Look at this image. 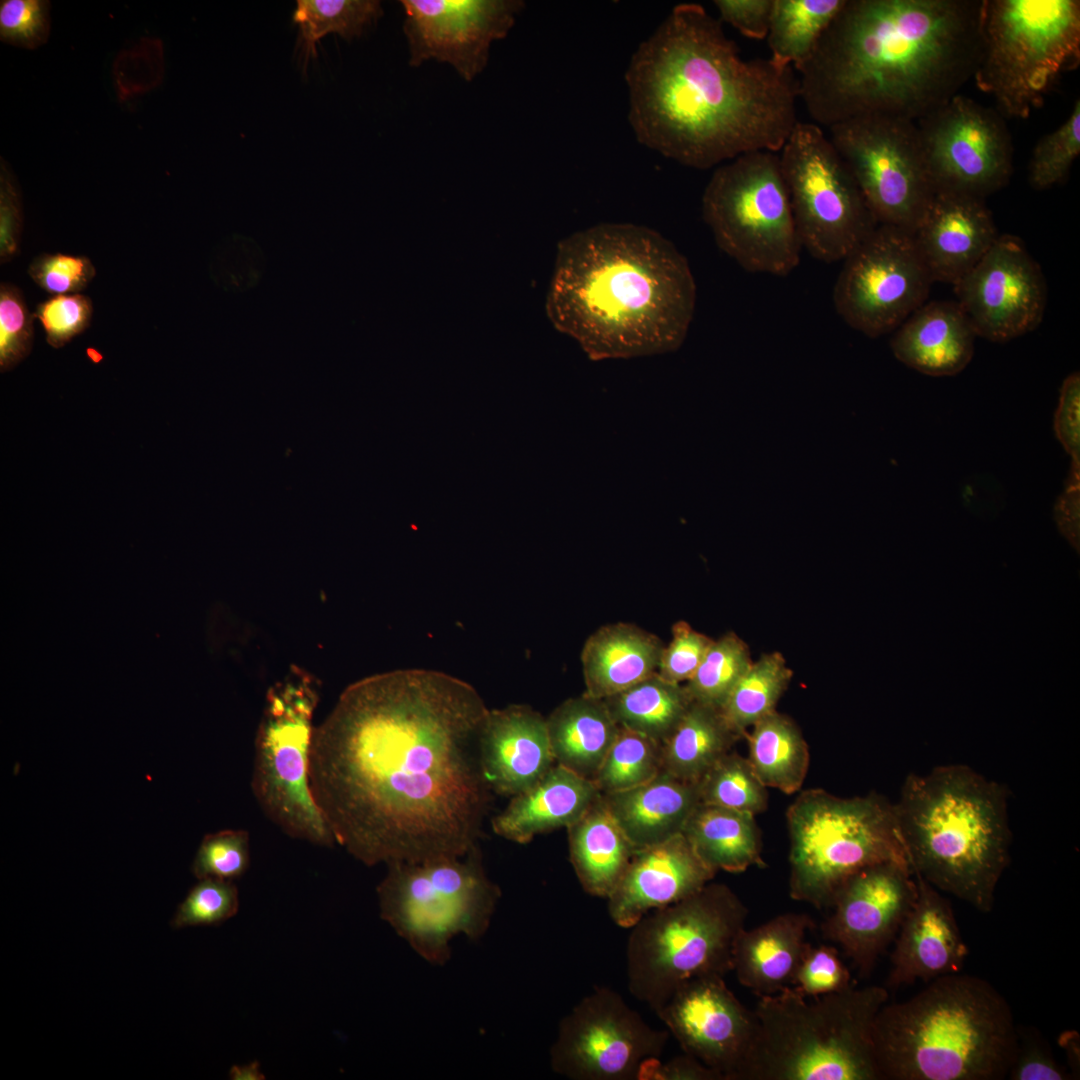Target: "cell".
Here are the masks:
<instances>
[{
    "instance_id": "cell-4",
    "label": "cell",
    "mask_w": 1080,
    "mask_h": 1080,
    "mask_svg": "<svg viewBox=\"0 0 1080 1080\" xmlns=\"http://www.w3.org/2000/svg\"><path fill=\"white\" fill-rule=\"evenodd\" d=\"M695 305L687 259L650 228L602 223L558 245L547 315L592 360L677 350Z\"/></svg>"
},
{
    "instance_id": "cell-22",
    "label": "cell",
    "mask_w": 1080,
    "mask_h": 1080,
    "mask_svg": "<svg viewBox=\"0 0 1080 1080\" xmlns=\"http://www.w3.org/2000/svg\"><path fill=\"white\" fill-rule=\"evenodd\" d=\"M910 865L883 862L851 876L837 891L823 936L839 945L862 976L895 940L917 898Z\"/></svg>"
},
{
    "instance_id": "cell-3",
    "label": "cell",
    "mask_w": 1080,
    "mask_h": 1080,
    "mask_svg": "<svg viewBox=\"0 0 1080 1080\" xmlns=\"http://www.w3.org/2000/svg\"><path fill=\"white\" fill-rule=\"evenodd\" d=\"M983 1L846 0L799 73L817 125L917 122L957 94L980 52Z\"/></svg>"
},
{
    "instance_id": "cell-35",
    "label": "cell",
    "mask_w": 1080,
    "mask_h": 1080,
    "mask_svg": "<svg viewBox=\"0 0 1080 1080\" xmlns=\"http://www.w3.org/2000/svg\"><path fill=\"white\" fill-rule=\"evenodd\" d=\"M741 737L730 727L720 709L693 701L661 744V770L681 780L698 783Z\"/></svg>"
},
{
    "instance_id": "cell-15",
    "label": "cell",
    "mask_w": 1080,
    "mask_h": 1080,
    "mask_svg": "<svg viewBox=\"0 0 1080 1080\" xmlns=\"http://www.w3.org/2000/svg\"><path fill=\"white\" fill-rule=\"evenodd\" d=\"M829 130L831 143L877 224L914 233L936 191L917 123L867 115L836 123Z\"/></svg>"
},
{
    "instance_id": "cell-31",
    "label": "cell",
    "mask_w": 1080,
    "mask_h": 1080,
    "mask_svg": "<svg viewBox=\"0 0 1080 1080\" xmlns=\"http://www.w3.org/2000/svg\"><path fill=\"white\" fill-rule=\"evenodd\" d=\"M661 639L629 623L602 626L586 640L581 662L585 694L605 699L657 671Z\"/></svg>"
},
{
    "instance_id": "cell-21",
    "label": "cell",
    "mask_w": 1080,
    "mask_h": 1080,
    "mask_svg": "<svg viewBox=\"0 0 1080 1080\" xmlns=\"http://www.w3.org/2000/svg\"><path fill=\"white\" fill-rule=\"evenodd\" d=\"M409 65H451L466 81L486 67L494 41L505 38L525 4L519 0H402Z\"/></svg>"
},
{
    "instance_id": "cell-19",
    "label": "cell",
    "mask_w": 1080,
    "mask_h": 1080,
    "mask_svg": "<svg viewBox=\"0 0 1080 1080\" xmlns=\"http://www.w3.org/2000/svg\"><path fill=\"white\" fill-rule=\"evenodd\" d=\"M956 301L976 336L1006 342L1043 320L1047 287L1024 242L999 234L983 258L954 286Z\"/></svg>"
},
{
    "instance_id": "cell-9",
    "label": "cell",
    "mask_w": 1080,
    "mask_h": 1080,
    "mask_svg": "<svg viewBox=\"0 0 1080 1080\" xmlns=\"http://www.w3.org/2000/svg\"><path fill=\"white\" fill-rule=\"evenodd\" d=\"M1079 61V1L983 0L973 76L1003 117L1027 118Z\"/></svg>"
},
{
    "instance_id": "cell-12",
    "label": "cell",
    "mask_w": 1080,
    "mask_h": 1080,
    "mask_svg": "<svg viewBox=\"0 0 1080 1080\" xmlns=\"http://www.w3.org/2000/svg\"><path fill=\"white\" fill-rule=\"evenodd\" d=\"M718 247L751 273L787 276L800 263L797 234L780 157L754 151L721 164L702 197Z\"/></svg>"
},
{
    "instance_id": "cell-20",
    "label": "cell",
    "mask_w": 1080,
    "mask_h": 1080,
    "mask_svg": "<svg viewBox=\"0 0 1080 1080\" xmlns=\"http://www.w3.org/2000/svg\"><path fill=\"white\" fill-rule=\"evenodd\" d=\"M684 1053L722 1080H746L758 1023L722 976L690 980L655 1012Z\"/></svg>"
},
{
    "instance_id": "cell-56",
    "label": "cell",
    "mask_w": 1080,
    "mask_h": 1080,
    "mask_svg": "<svg viewBox=\"0 0 1080 1080\" xmlns=\"http://www.w3.org/2000/svg\"><path fill=\"white\" fill-rule=\"evenodd\" d=\"M226 245L228 259L226 286L235 291H247L262 278L266 259L260 246L246 236H235Z\"/></svg>"
},
{
    "instance_id": "cell-40",
    "label": "cell",
    "mask_w": 1080,
    "mask_h": 1080,
    "mask_svg": "<svg viewBox=\"0 0 1080 1080\" xmlns=\"http://www.w3.org/2000/svg\"><path fill=\"white\" fill-rule=\"evenodd\" d=\"M383 15L377 0H298L293 22L299 27L303 61L315 58L316 44L336 33L347 41L358 38Z\"/></svg>"
},
{
    "instance_id": "cell-60",
    "label": "cell",
    "mask_w": 1080,
    "mask_h": 1080,
    "mask_svg": "<svg viewBox=\"0 0 1080 1080\" xmlns=\"http://www.w3.org/2000/svg\"><path fill=\"white\" fill-rule=\"evenodd\" d=\"M1080 471L1070 469L1066 487L1058 497L1055 520L1061 533L1079 549Z\"/></svg>"
},
{
    "instance_id": "cell-49",
    "label": "cell",
    "mask_w": 1080,
    "mask_h": 1080,
    "mask_svg": "<svg viewBox=\"0 0 1080 1080\" xmlns=\"http://www.w3.org/2000/svg\"><path fill=\"white\" fill-rule=\"evenodd\" d=\"M852 986L851 973L835 947L811 945L795 972L791 987L804 997H818Z\"/></svg>"
},
{
    "instance_id": "cell-16",
    "label": "cell",
    "mask_w": 1080,
    "mask_h": 1080,
    "mask_svg": "<svg viewBox=\"0 0 1080 1080\" xmlns=\"http://www.w3.org/2000/svg\"><path fill=\"white\" fill-rule=\"evenodd\" d=\"M932 283L913 233L878 224L843 260L833 304L849 327L877 338L925 304Z\"/></svg>"
},
{
    "instance_id": "cell-50",
    "label": "cell",
    "mask_w": 1080,
    "mask_h": 1080,
    "mask_svg": "<svg viewBox=\"0 0 1080 1080\" xmlns=\"http://www.w3.org/2000/svg\"><path fill=\"white\" fill-rule=\"evenodd\" d=\"M49 34V1L3 0L0 2L1 41L32 50L45 44Z\"/></svg>"
},
{
    "instance_id": "cell-52",
    "label": "cell",
    "mask_w": 1080,
    "mask_h": 1080,
    "mask_svg": "<svg viewBox=\"0 0 1080 1080\" xmlns=\"http://www.w3.org/2000/svg\"><path fill=\"white\" fill-rule=\"evenodd\" d=\"M28 274L40 288L55 296L79 293L95 277L96 270L85 256L44 253L31 262Z\"/></svg>"
},
{
    "instance_id": "cell-18",
    "label": "cell",
    "mask_w": 1080,
    "mask_h": 1080,
    "mask_svg": "<svg viewBox=\"0 0 1080 1080\" xmlns=\"http://www.w3.org/2000/svg\"><path fill=\"white\" fill-rule=\"evenodd\" d=\"M916 123L936 190L984 199L1009 182L1013 146L997 110L956 94Z\"/></svg>"
},
{
    "instance_id": "cell-39",
    "label": "cell",
    "mask_w": 1080,
    "mask_h": 1080,
    "mask_svg": "<svg viewBox=\"0 0 1080 1080\" xmlns=\"http://www.w3.org/2000/svg\"><path fill=\"white\" fill-rule=\"evenodd\" d=\"M793 676L784 656L778 652L762 654L735 685L720 711L739 735L776 710Z\"/></svg>"
},
{
    "instance_id": "cell-26",
    "label": "cell",
    "mask_w": 1080,
    "mask_h": 1080,
    "mask_svg": "<svg viewBox=\"0 0 1080 1080\" xmlns=\"http://www.w3.org/2000/svg\"><path fill=\"white\" fill-rule=\"evenodd\" d=\"M480 762L493 794L513 797L530 788L556 763L546 718L525 705L489 710Z\"/></svg>"
},
{
    "instance_id": "cell-45",
    "label": "cell",
    "mask_w": 1080,
    "mask_h": 1080,
    "mask_svg": "<svg viewBox=\"0 0 1080 1080\" xmlns=\"http://www.w3.org/2000/svg\"><path fill=\"white\" fill-rule=\"evenodd\" d=\"M165 71L163 43L143 37L121 50L113 63V81L120 101L145 94L160 85Z\"/></svg>"
},
{
    "instance_id": "cell-34",
    "label": "cell",
    "mask_w": 1080,
    "mask_h": 1080,
    "mask_svg": "<svg viewBox=\"0 0 1080 1080\" xmlns=\"http://www.w3.org/2000/svg\"><path fill=\"white\" fill-rule=\"evenodd\" d=\"M682 834L714 872L739 873L765 866L755 815L749 812L700 803Z\"/></svg>"
},
{
    "instance_id": "cell-8",
    "label": "cell",
    "mask_w": 1080,
    "mask_h": 1080,
    "mask_svg": "<svg viewBox=\"0 0 1080 1080\" xmlns=\"http://www.w3.org/2000/svg\"><path fill=\"white\" fill-rule=\"evenodd\" d=\"M786 818L790 896L817 909L831 908L840 887L868 866L910 865L894 804L878 794L841 798L822 789L805 790Z\"/></svg>"
},
{
    "instance_id": "cell-48",
    "label": "cell",
    "mask_w": 1080,
    "mask_h": 1080,
    "mask_svg": "<svg viewBox=\"0 0 1080 1080\" xmlns=\"http://www.w3.org/2000/svg\"><path fill=\"white\" fill-rule=\"evenodd\" d=\"M34 316L21 290L13 284L0 287V368L6 372L25 359L33 345Z\"/></svg>"
},
{
    "instance_id": "cell-47",
    "label": "cell",
    "mask_w": 1080,
    "mask_h": 1080,
    "mask_svg": "<svg viewBox=\"0 0 1080 1080\" xmlns=\"http://www.w3.org/2000/svg\"><path fill=\"white\" fill-rule=\"evenodd\" d=\"M249 834L245 830H222L204 836L192 863L197 879L234 881L248 869Z\"/></svg>"
},
{
    "instance_id": "cell-5",
    "label": "cell",
    "mask_w": 1080,
    "mask_h": 1080,
    "mask_svg": "<svg viewBox=\"0 0 1080 1080\" xmlns=\"http://www.w3.org/2000/svg\"><path fill=\"white\" fill-rule=\"evenodd\" d=\"M1008 788L963 764L906 777L894 804L913 874L982 913L1010 862Z\"/></svg>"
},
{
    "instance_id": "cell-10",
    "label": "cell",
    "mask_w": 1080,
    "mask_h": 1080,
    "mask_svg": "<svg viewBox=\"0 0 1080 1080\" xmlns=\"http://www.w3.org/2000/svg\"><path fill=\"white\" fill-rule=\"evenodd\" d=\"M747 915L728 886L711 882L649 912L630 928L629 992L656 1012L690 980L732 972L734 944Z\"/></svg>"
},
{
    "instance_id": "cell-1",
    "label": "cell",
    "mask_w": 1080,
    "mask_h": 1080,
    "mask_svg": "<svg viewBox=\"0 0 1080 1080\" xmlns=\"http://www.w3.org/2000/svg\"><path fill=\"white\" fill-rule=\"evenodd\" d=\"M488 712L471 685L437 671L348 686L310 749V788L336 843L367 866L478 847L493 799L480 762Z\"/></svg>"
},
{
    "instance_id": "cell-25",
    "label": "cell",
    "mask_w": 1080,
    "mask_h": 1080,
    "mask_svg": "<svg viewBox=\"0 0 1080 1080\" xmlns=\"http://www.w3.org/2000/svg\"><path fill=\"white\" fill-rule=\"evenodd\" d=\"M913 875L917 898L894 940L887 978L891 988L959 973L969 955L950 901Z\"/></svg>"
},
{
    "instance_id": "cell-6",
    "label": "cell",
    "mask_w": 1080,
    "mask_h": 1080,
    "mask_svg": "<svg viewBox=\"0 0 1080 1080\" xmlns=\"http://www.w3.org/2000/svg\"><path fill=\"white\" fill-rule=\"evenodd\" d=\"M1017 1025L988 981L950 974L906 1001L885 1004L874 1025L880 1080H1001L1011 1065Z\"/></svg>"
},
{
    "instance_id": "cell-44",
    "label": "cell",
    "mask_w": 1080,
    "mask_h": 1080,
    "mask_svg": "<svg viewBox=\"0 0 1080 1080\" xmlns=\"http://www.w3.org/2000/svg\"><path fill=\"white\" fill-rule=\"evenodd\" d=\"M1080 154V101L1068 118L1035 145L1028 166V180L1035 190H1045L1064 181Z\"/></svg>"
},
{
    "instance_id": "cell-30",
    "label": "cell",
    "mask_w": 1080,
    "mask_h": 1080,
    "mask_svg": "<svg viewBox=\"0 0 1080 1080\" xmlns=\"http://www.w3.org/2000/svg\"><path fill=\"white\" fill-rule=\"evenodd\" d=\"M602 797L635 849L681 834L701 803L698 783L681 780L662 770L637 787Z\"/></svg>"
},
{
    "instance_id": "cell-42",
    "label": "cell",
    "mask_w": 1080,
    "mask_h": 1080,
    "mask_svg": "<svg viewBox=\"0 0 1080 1080\" xmlns=\"http://www.w3.org/2000/svg\"><path fill=\"white\" fill-rule=\"evenodd\" d=\"M752 662L746 642L728 632L713 640L684 687L692 701L720 709Z\"/></svg>"
},
{
    "instance_id": "cell-36",
    "label": "cell",
    "mask_w": 1080,
    "mask_h": 1080,
    "mask_svg": "<svg viewBox=\"0 0 1080 1080\" xmlns=\"http://www.w3.org/2000/svg\"><path fill=\"white\" fill-rule=\"evenodd\" d=\"M748 761L766 787L785 794L800 790L810 762L807 742L797 724L777 710L746 732Z\"/></svg>"
},
{
    "instance_id": "cell-27",
    "label": "cell",
    "mask_w": 1080,
    "mask_h": 1080,
    "mask_svg": "<svg viewBox=\"0 0 1080 1080\" xmlns=\"http://www.w3.org/2000/svg\"><path fill=\"white\" fill-rule=\"evenodd\" d=\"M976 337L957 302L934 301L896 329L890 347L897 360L922 374L953 376L972 360Z\"/></svg>"
},
{
    "instance_id": "cell-41",
    "label": "cell",
    "mask_w": 1080,
    "mask_h": 1080,
    "mask_svg": "<svg viewBox=\"0 0 1080 1080\" xmlns=\"http://www.w3.org/2000/svg\"><path fill=\"white\" fill-rule=\"evenodd\" d=\"M660 771L661 743L620 726L592 782L601 794H609L637 787Z\"/></svg>"
},
{
    "instance_id": "cell-55",
    "label": "cell",
    "mask_w": 1080,
    "mask_h": 1080,
    "mask_svg": "<svg viewBox=\"0 0 1080 1080\" xmlns=\"http://www.w3.org/2000/svg\"><path fill=\"white\" fill-rule=\"evenodd\" d=\"M1057 439L1071 457L1070 468L1080 469V375L1074 372L1062 382L1054 416Z\"/></svg>"
},
{
    "instance_id": "cell-11",
    "label": "cell",
    "mask_w": 1080,
    "mask_h": 1080,
    "mask_svg": "<svg viewBox=\"0 0 1080 1080\" xmlns=\"http://www.w3.org/2000/svg\"><path fill=\"white\" fill-rule=\"evenodd\" d=\"M377 888L381 918L424 960L443 965L451 942L480 939L501 897L479 846L463 856L396 862Z\"/></svg>"
},
{
    "instance_id": "cell-2",
    "label": "cell",
    "mask_w": 1080,
    "mask_h": 1080,
    "mask_svg": "<svg viewBox=\"0 0 1080 1080\" xmlns=\"http://www.w3.org/2000/svg\"><path fill=\"white\" fill-rule=\"evenodd\" d=\"M628 119L646 147L695 169L780 152L797 119L791 66L744 59L703 6H675L630 60Z\"/></svg>"
},
{
    "instance_id": "cell-37",
    "label": "cell",
    "mask_w": 1080,
    "mask_h": 1080,
    "mask_svg": "<svg viewBox=\"0 0 1080 1080\" xmlns=\"http://www.w3.org/2000/svg\"><path fill=\"white\" fill-rule=\"evenodd\" d=\"M603 700L619 726L661 744L693 702L684 684L665 680L657 672Z\"/></svg>"
},
{
    "instance_id": "cell-54",
    "label": "cell",
    "mask_w": 1080,
    "mask_h": 1080,
    "mask_svg": "<svg viewBox=\"0 0 1080 1080\" xmlns=\"http://www.w3.org/2000/svg\"><path fill=\"white\" fill-rule=\"evenodd\" d=\"M672 638L664 645L657 674L670 682L684 684L696 672L714 639L678 621L672 626Z\"/></svg>"
},
{
    "instance_id": "cell-43",
    "label": "cell",
    "mask_w": 1080,
    "mask_h": 1080,
    "mask_svg": "<svg viewBox=\"0 0 1080 1080\" xmlns=\"http://www.w3.org/2000/svg\"><path fill=\"white\" fill-rule=\"evenodd\" d=\"M766 788L748 759L731 752L719 758L698 782L701 803L753 815L767 808Z\"/></svg>"
},
{
    "instance_id": "cell-7",
    "label": "cell",
    "mask_w": 1080,
    "mask_h": 1080,
    "mask_svg": "<svg viewBox=\"0 0 1080 1080\" xmlns=\"http://www.w3.org/2000/svg\"><path fill=\"white\" fill-rule=\"evenodd\" d=\"M888 998L877 985L811 1000L791 986L759 997L746 1080H880L874 1025Z\"/></svg>"
},
{
    "instance_id": "cell-17",
    "label": "cell",
    "mask_w": 1080,
    "mask_h": 1080,
    "mask_svg": "<svg viewBox=\"0 0 1080 1080\" xmlns=\"http://www.w3.org/2000/svg\"><path fill=\"white\" fill-rule=\"evenodd\" d=\"M668 1037L618 992L597 987L561 1019L550 1064L572 1080H637L645 1061L661 1057Z\"/></svg>"
},
{
    "instance_id": "cell-59",
    "label": "cell",
    "mask_w": 1080,
    "mask_h": 1080,
    "mask_svg": "<svg viewBox=\"0 0 1080 1080\" xmlns=\"http://www.w3.org/2000/svg\"><path fill=\"white\" fill-rule=\"evenodd\" d=\"M637 1080H722L721 1076L696 1058L683 1052L663 1062L660 1058L645 1061Z\"/></svg>"
},
{
    "instance_id": "cell-58",
    "label": "cell",
    "mask_w": 1080,
    "mask_h": 1080,
    "mask_svg": "<svg viewBox=\"0 0 1080 1080\" xmlns=\"http://www.w3.org/2000/svg\"><path fill=\"white\" fill-rule=\"evenodd\" d=\"M720 21L734 27L744 37L762 40L767 37L773 0H716Z\"/></svg>"
},
{
    "instance_id": "cell-14",
    "label": "cell",
    "mask_w": 1080,
    "mask_h": 1080,
    "mask_svg": "<svg viewBox=\"0 0 1080 1080\" xmlns=\"http://www.w3.org/2000/svg\"><path fill=\"white\" fill-rule=\"evenodd\" d=\"M779 157L802 248L843 261L878 225L847 165L816 123L798 122Z\"/></svg>"
},
{
    "instance_id": "cell-61",
    "label": "cell",
    "mask_w": 1080,
    "mask_h": 1080,
    "mask_svg": "<svg viewBox=\"0 0 1080 1080\" xmlns=\"http://www.w3.org/2000/svg\"><path fill=\"white\" fill-rule=\"evenodd\" d=\"M1080 1041L1079 1035L1076 1031H1066L1059 1037V1045H1061L1067 1056L1069 1071L1073 1076V1079L1079 1078L1080 1067Z\"/></svg>"
},
{
    "instance_id": "cell-33",
    "label": "cell",
    "mask_w": 1080,
    "mask_h": 1080,
    "mask_svg": "<svg viewBox=\"0 0 1080 1080\" xmlns=\"http://www.w3.org/2000/svg\"><path fill=\"white\" fill-rule=\"evenodd\" d=\"M567 830L570 862L582 888L590 895L607 898L636 849L608 810L602 794Z\"/></svg>"
},
{
    "instance_id": "cell-51",
    "label": "cell",
    "mask_w": 1080,
    "mask_h": 1080,
    "mask_svg": "<svg viewBox=\"0 0 1080 1080\" xmlns=\"http://www.w3.org/2000/svg\"><path fill=\"white\" fill-rule=\"evenodd\" d=\"M1006 1078L1071 1080L1073 1076L1056 1060L1050 1044L1037 1028L1017 1025L1015 1052Z\"/></svg>"
},
{
    "instance_id": "cell-29",
    "label": "cell",
    "mask_w": 1080,
    "mask_h": 1080,
    "mask_svg": "<svg viewBox=\"0 0 1080 1080\" xmlns=\"http://www.w3.org/2000/svg\"><path fill=\"white\" fill-rule=\"evenodd\" d=\"M814 922L805 913H784L752 928H744L733 948L732 972L741 985L759 997L791 986L810 944Z\"/></svg>"
},
{
    "instance_id": "cell-53",
    "label": "cell",
    "mask_w": 1080,
    "mask_h": 1080,
    "mask_svg": "<svg viewBox=\"0 0 1080 1080\" xmlns=\"http://www.w3.org/2000/svg\"><path fill=\"white\" fill-rule=\"evenodd\" d=\"M92 314L91 300L77 293L55 295L40 303L35 317L42 324L48 344L60 348L89 326Z\"/></svg>"
},
{
    "instance_id": "cell-62",
    "label": "cell",
    "mask_w": 1080,
    "mask_h": 1080,
    "mask_svg": "<svg viewBox=\"0 0 1080 1080\" xmlns=\"http://www.w3.org/2000/svg\"><path fill=\"white\" fill-rule=\"evenodd\" d=\"M231 1079L235 1080H260L264 1079L258 1062H250L244 1065H235L229 1072Z\"/></svg>"
},
{
    "instance_id": "cell-38",
    "label": "cell",
    "mask_w": 1080,
    "mask_h": 1080,
    "mask_svg": "<svg viewBox=\"0 0 1080 1080\" xmlns=\"http://www.w3.org/2000/svg\"><path fill=\"white\" fill-rule=\"evenodd\" d=\"M846 0H773L767 43L770 59L797 70L809 58Z\"/></svg>"
},
{
    "instance_id": "cell-23",
    "label": "cell",
    "mask_w": 1080,
    "mask_h": 1080,
    "mask_svg": "<svg viewBox=\"0 0 1080 1080\" xmlns=\"http://www.w3.org/2000/svg\"><path fill=\"white\" fill-rule=\"evenodd\" d=\"M715 874L682 833L636 849L606 898L610 918L617 926L630 929L649 912L699 891Z\"/></svg>"
},
{
    "instance_id": "cell-46",
    "label": "cell",
    "mask_w": 1080,
    "mask_h": 1080,
    "mask_svg": "<svg viewBox=\"0 0 1080 1080\" xmlns=\"http://www.w3.org/2000/svg\"><path fill=\"white\" fill-rule=\"evenodd\" d=\"M198 880L171 920V926L175 929L219 925L238 912V889L233 881L216 878Z\"/></svg>"
},
{
    "instance_id": "cell-57",
    "label": "cell",
    "mask_w": 1080,
    "mask_h": 1080,
    "mask_svg": "<svg viewBox=\"0 0 1080 1080\" xmlns=\"http://www.w3.org/2000/svg\"><path fill=\"white\" fill-rule=\"evenodd\" d=\"M23 224L21 195L13 173L1 158L0 166V244L1 261L11 259L17 251Z\"/></svg>"
},
{
    "instance_id": "cell-32",
    "label": "cell",
    "mask_w": 1080,
    "mask_h": 1080,
    "mask_svg": "<svg viewBox=\"0 0 1080 1080\" xmlns=\"http://www.w3.org/2000/svg\"><path fill=\"white\" fill-rule=\"evenodd\" d=\"M546 723L555 762L591 781L620 728L604 700L585 693L558 705Z\"/></svg>"
},
{
    "instance_id": "cell-24",
    "label": "cell",
    "mask_w": 1080,
    "mask_h": 1080,
    "mask_svg": "<svg viewBox=\"0 0 1080 1080\" xmlns=\"http://www.w3.org/2000/svg\"><path fill=\"white\" fill-rule=\"evenodd\" d=\"M999 233L984 199L936 190L913 236L933 282L958 283Z\"/></svg>"
},
{
    "instance_id": "cell-28",
    "label": "cell",
    "mask_w": 1080,
    "mask_h": 1080,
    "mask_svg": "<svg viewBox=\"0 0 1080 1080\" xmlns=\"http://www.w3.org/2000/svg\"><path fill=\"white\" fill-rule=\"evenodd\" d=\"M594 783L555 763L534 785L511 797L491 819L492 831L519 844L577 821L599 798Z\"/></svg>"
},
{
    "instance_id": "cell-13",
    "label": "cell",
    "mask_w": 1080,
    "mask_h": 1080,
    "mask_svg": "<svg viewBox=\"0 0 1080 1080\" xmlns=\"http://www.w3.org/2000/svg\"><path fill=\"white\" fill-rule=\"evenodd\" d=\"M318 700L317 681L295 666L268 689L255 739L251 786L262 811L285 834L332 847L335 838L309 780Z\"/></svg>"
}]
</instances>
